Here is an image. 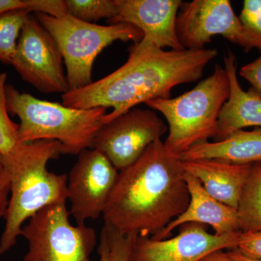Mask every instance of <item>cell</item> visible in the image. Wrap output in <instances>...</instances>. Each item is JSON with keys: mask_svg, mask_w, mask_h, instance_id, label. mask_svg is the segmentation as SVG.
<instances>
[{"mask_svg": "<svg viewBox=\"0 0 261 261\" xmlns=\"http://www.w3.org/2000/svg\"><path fill=\"white\" fill-rule=\"evenodd\" d=\"M34 15L61 49L69 91L84 88L93 82L94 61L105 48L116 41L135 44L143 38L140 29L130 24L102 25L82 21L69 15L61 18Z\"/></svg>", "mask_w": 261, "mask_h": 261, "instance_id": "6", "label": "cell"}, {"mask_svg": "<svg viewBox=\"0 0 261 261\" xmlns=\"http://www.w3.org/2000/svg\"><path fill=\"white\" fill-rule=\"evenodd\" d=\"M236 249L245 256L261 259V230L242 233Z\"/></svg>", "mask_w": 261, "mask_h": 261, "instance_id": "25", "label": "cell"}, {"mask_svg": "<svg viewBox=\"0 0 261 261\" xmlns=\"http://www.w3.org/2000/svg\"><path fill=\"white\" fill-rule=\"evenodd\" d=\"M7 80V73H0V155L10 153L20 144L19 124L10 119L8 109Z\"/></svg>", "mask_w": 261, "mask_h": 261, "instance_id": "21", "label": "cell"}, {"mask_svg": "<svg viewBox=\"0 0 261 261\" xmlns=\"http://www.w3.org/2000/svg\"><path fill=\"white\" fill-rule=\"evenodd\" d=\"M239 18L244 27L261 41V0H245Z\"/></svg>", "mask_w": 261, "mask_h": 261, "instance_id": "23", "label": "cell"}, {"mask_svg": "<svg viewBox=\"0 0 261 261\" xmlns=\"http://www.w3.org/2000/svg\"><path fill=\"white\" fill-rule=\"evenodd\" d=\"M98 252H99V261H111L110 260V248L107 235H106V231L103 228L102 231H101Z\"/></svg>", "mask_w": 261, "mask_h": 261, "instance_id": "29", "label": "cell"}, {"mask_svg": "<svg viewBox=\"0 0 261 261\" xmlns=\"http://www.w3.org/2000/svg\"><path fill=\"white\" fill-rule=\"evenodd\" d=\"M32 14L27 10L8 12L0 16V62L11 65L25 20Z\"/></svg>", "mask_w": 261, "mask_h": 261, "instance_id": "19", "label": "cell"}, {"mask_svg": "<svg viewBox=\"0 0 261 261\" xmlns=\"http://www.w3.org/2000/svg\"><path fill=\"white\" fill-rule=\"evenodd\" d=\"M168 126L153 111L136 107L103 125L93 148L104 154L118 171L137 161Z\"/></svg>", "mask_w": 261, "mask_h": 261, "instance_id": "10", "label": "cell"}, {"mask_svg": "<svg viewBox=\"0 0 261 261\" xmlns=\"http://www.w3.org/2000/svg\"><path fill=\"white\" fill-rule=\"evenodd\" d=\"M182 161L216 160L238 165L261 161V127L252 130L240 129L215 142H204L180 156Z\"/></svg>", "mask_w": 261, "mask_h": 261, "instance_id": "17", "label": "cell"}, {"mask_svg": "<svg viewBox=\"0 0 261 261\" xmlns=\"http://www.w3.org/2000/svg\"><path fill=\"white\" fill-rule=\"evenodd\" d=\"M27 10L31 13H42L61 18L68 15L65 0H28Z\"/></svg>", "mask_w": 261, "mask_h": 261, "instance_id": "24", "label": "cell"}, {"mask_svg": "<svg viewBox=\"0 0 261 261\" xmlns=\"http://www.w3.org/2000/svg\"><path fill=\"white\" fill-rule=\"evenodd\" d=\"M238 212L242 233L261 230V161L251 165Z\"/></svg>", "mask_w": 261, "mask_h": 261, "instance_id": "18", "label": "cell"}, {"mask_svg": "<svg viewBox=\"0 0 261 261\" xmlns=\"http://www.w3.org/2000/svg\"><path fill=\"white\" fill-rule=\"evenodd\" d=\"M185 174L180 157L155 141L118 173L103 212L105 226L125 236L159 234L189 205Z\"/></svg>", "mask_w": 261, "mask_h": 261, "instance_id": "2", "label": "cell"}, {"mask_svg": "<svg viewBox=\"0 0 261 261\" xmlns=\"http://www.w3.org/2000/svg\"><path fill=\"white\" fill-rule=\"evenodd\" d=\"M116 16L110 24L128 23L140 29L143 38L139 44L173 50L185 49L176 33V19L181 0H116Z\"/></svg>", "mask_w": 261, "mask_h": 261, "instance_id": "13", "label": "cell"}, {"mask_svg": "<svg viewBox=\"0 0 261 261\" xmlns=\"http://www.w3.org/2000/svg\"><path fill=\"white\" fill-rule=\"evenodd\" d=\"M224 252L230 261H261V259H253L245 256L236 248Z\"/></svg>", "mask_w": 261, "mask_h": 261, "instance_id": "30", "label": "cell"}, {"mask_svg": "<svg viewBox=\"0 0 261 261\" xmlns=\"http://www.w3.org/2000/svg\"><path fill=\"white\" fill-rule=\"evenodd\" d=\"M217 54L216 49L165 50L135 43L124 64L87 87L62 94V104L75 109L112 108L106 124L141 103L171 98L176 86L197 82Z\"/></svg>", "mask_w": 261, "mask_h": 261, "instance_id": "1", "label": "cell"}, {"mask_svg": "<svg viewBox=\"0 0 261 261\" xmlns=\"http://www.w3.org/2000/svg\"><path fill=\"white\" fill-rule=\"evenodd\" d=\"M66 203L39 211L22 228L28 251L23 261H91L97 245L93 228L70 223Z\"/></svg>", "mask_w": 261, "mask_h": 261, "instance_id": "7", "label": "cell"}, {"mask_svg": "<svg viewBox=\"0 0 261 261\" xmlns=\"http://www.w3.org/2000/svg\"><path fill=\"white\" fill-rule=\"evenodd\" d=\"M181 227L177 235L164 240L135 237L128 261H202L213 252L237 248L242 233L219 236L194 223Z\"/></svg>", "mask_w": 261, "mask_h": 261, "instance_id": "12", "label": "cell"}, {"mask_svg": "<svg viewBox=\"0 0 261 261\" xmlns=\"http://www.w3.org/2000/svg\"><path fill=\"white\" fill-rule=\"evenodd\" d=\"M202 261H230L224 251H217L213 252L211 255H207Z\"/></svg>", "mask_w": 261, "mask_h": 261, "instance_id": "31", "label": "cell"}, {"mask_svg": "<svg viewBox=\"0 0 261 261\" xmlns=\"http://www.w3.org/2000/svg\"><path fill=\"white\" fill-rule=\"evenodd\" d=\"M224 68L230 83V94L220 113L217 141L236 130L261 127V95L253 89L245 91L238 79L236 58L231 51L224 56Z\"/></svg>", "mask_w": 261, "mask_h": 261, "instance_id": "16", "label": "cell"}, {"mask_svg": "<svg viewBox=\"0 0 261 261\" xmlns=\"http://www.w3.org/2000/svg\"><path fill=\"white\" fill-rule=\"evenodd\" d=\"M240 75L251 84V88L261 95V54L257 59L242 67Z\"/></svg>", "mask_w": 261, "mask_h": 261, "instance_id": "26", "label": "cell"}, {"mask_svg": "<svg viewBox=\"0 0 261 261\" xmlns=\"http://www.w3.org/2000/svg\"><path fill=\"white\" fill-rule=\"evenodd\" d=\"M229 94L227 73L216 65L212 74L191 90L145 104L166 118L169 133L163 143L168 152L180 157L194 146L216 138L220 113Z\"/></svg>", "mask_w": 261, "mask_h": 261, "instance_id": "5", "label": "cell"}, {"mask_svg": "<svg viewBox=\"0 0 261 261\" xmlns=\"http://www.w3.org/2000/svg\"><path fill=\"white\" fill-rule=\"evenodd\" d=\"M61 49L50 34L30 14L24 23L11 65L22 80L43 93L69 91Z\"/></svg>", "mask_w": 261, "mask_h": 261, "instance_id": "9", "label": "cell"}, {"mask_svg": "<svg viewBox=\"0 0 261 261\" xmlns=\"http://www.w3.org/2000/svg\"><path fill=\"white\" fill-rule=\"evenodd\" d=\"M110 248V260L128 261L135 237L125 236L116 230L104 226Z\"/></svg>", "mask_w": 261, "mask_h": 261, "instance_id": "22", "label": "cell"}, {"mask_svg": "<svg viewBox=\"0 0 261 261\" xmlns=\"http://www.w3.org/2000/svg\"><path fill=\"white\" fill-rule=\"evenodd\" d=\"M27 8L28 0H0V16L8 12Z\"/></svg>", "mask_w": 261, "mask_h": 261, "instance_id": "28", "label": "cell"}, {"mask_svg": "<svg viewBox=\"0 0 261 261\" xmlns=\"http://www.w3.org/2000/svg\"><path fill=\"white\" fill-rule=\"evenodd\" d=\"M68 15L73 18L96 23L102 18L111 20L116 16V0H65Z\"/></svg>", "mask_w": 261, "mask_h": 261, "instance_id": "20", "label": "cell"}, {"mask_svg": "<svg viewBox=\"0 0 261 261\" xmlns=\"http://www.w3.org/2000/svg\"><path fill=\"white\" fill-rule=\"evenodd\" d=\"M61 154L63 149L58 141L39 140L19 144L10 153L0 155L10 182L1 255L15 246L24 224L33 216L47 206L66 203L68 176L47 169L48 163Z\"/></svg>", "mask_w": 261, "mask_h": 261, "instance_id": "3", "label": "cell"}, {"mask_svg": "<svg viewBox=\"0 0 261 261\" xmlns=\"http://www.w3.org/2000/svg\"><path fill=\"white\" fill-rule=\"evenodd\" d=\"M10 195L9 176L0 163V219L4 218L8 211Z\"/></svg>", "mask_w": 261, "mask_h": 261, "instance_id": "27", "label": "cell"}, {"mask_svg": "<svg viewBox=\"0 0 261 261\" xmlns=\"http://www.w3.org/2000/svg\"><path fill=\"white\" fill-rule=\"evenodd\" d=\"M185 178L190 194L186 210L152 238L167 239L175 228L190 223L210 226L215 234L219 236L241 232L238 210L216 200L206 192L197 178L186 171Z\"/></svg>", "mask_w": 261, "mask_h": 261, "instance_id": "14", "label": "cell"}, {"mask_svg": "<svg viewBox=\"0 0 261 261\" xmlns=\"http://www.w3.org/2000/svg\"><path fill=\"white\" fill-rule=\"evenodd\" d=\"M184 169L197 178L216 200L238 210L251 165H238L216 160L182 161Z\"/></svg>", "mask_w": 261, "mask_h": 261, "instance_id": "15", "label": "cell"}, {"mask_svg": "<svg viewBox=\"0 0 261 261\" xmlns=\"http://www.w3.org/2000/svg\"><path fill=\"white\" fill-rule=\"evenodd\" d=\"M179 10L176 33L185 49H204L211 38L221 35L246 51L257 48L261 53V41L244 27L228 0L182 2Z\"/></svg>", "mask_w": 261, "mask_h": 261, "instance_id": "8", "label": "cell"}, {"mask_svg": "<svg viewBox=\"0 0 261 261\" xmlns=\"http://www.w3.org/2000/svg\"><path fill=\"white\" fill-rule=\"evenodd\" d=\"M8 109L18 117L20 143L55 140L61 144L63 154L78 155L93 148L96 135L104 125L107 109H75L62 103L38 99L6 86Z\"/></svg>", "mask_w": 261, "mask_h": 261, "instance_id": "4", "label": "cell"}, {"mask_svg": "<svg viewBox=\"0 0 261 261\" xmlns=\"http://www.w3.org/2000/svg\"><path fill=\"white\" fill-rule=\"evenodd\" d=\"M119 171L108 158L95 148L86 149L68 176L70 214L77 224H85L103 214Z\"/></svg>", "mask_w": 261, "mask_h": 261, "instance_id": "11", "label": "cell"}]
</instances>
